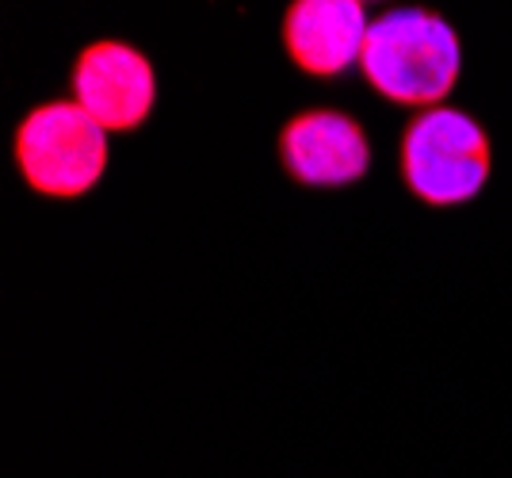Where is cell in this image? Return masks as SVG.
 <instances>
[{"mask_svg": "<svg viewBox=\"0 0 512 478\" xmlns=\"http://www.w3.org/2000/svg\"><path fill=\"white\" fill-rule=\"evenodd\" d=\"M360 73L398 108H440L463 73L459 31L432 8H390L367 27Z\"/></svg>", "mask_w": 512, "mask_h": 478, "instance_id": "1", "label": "cell"}, {"mask_svg": "<svg viewBox=\"0 0 512 478\" xmlns=\"http://www.w3.org/2000/svg\"><path fill=\"white\" fill-rule=\"evenodd\" d=\"M398 165L406 188L425 207H463L482 196L490 180V134L463 108H425L402 131Z\"/></svg>", "mask_w": 512, "mask_h": 478, "instance_id": "2", "label": "cell"}, {"mask_svg": "<svg viewBox=\"0 0 512 478\" xmlns=\"http://www.w3.org/2000/svg\"><path fill=\"white\" fill-rule=\"evenodd\" d=\"M16 169L46 199H81L107 173V131L73 96L31 108L12 138Z\"/></svg>", "mask_w": 512, "mask_h": 478, "instance_id": "3", "label": "cell"}, {"mask_svg": "<svg viewBox=\"0 0 512 478\" xmlns=\"http://www.w3.org/2000/svg\"><path fill=\"white\" fill-rule=\"evenodd\" d=\"M73 100L104 127L107 134L138 131L157 104L153 62L130 43L104 39L77 54L69 73Z\"/></svg>", "mask_w": 512, "mask_h": 478, "instance_id": "4", "label": "cell"}, {"mask_svg": "<svg viewBox=\"0 0 512 478\" xmlns=\"http://www.w3.org/2000/svg\"><path fill=\"white\" fill-rule=\"evenodd\" d=\"M279 161L302 188H348L371 169V142L348 111L310 108L283 123Z\"/></svg>", "mask_w": 512, "mask_h": 478, "instance_id": "5", "label": "cell"}, {"mask_svg": "<svg viewBox=\"0 0 512 478\" xmlns=\"http://www.w3.org/2000/svg\"><path fill=\"white\" fill-rule=\"evenodd\" d=\"M367 27L363 0H291L283 12V46L302 73L329 81L360 66Z\"/></svg>", "mask_w": 512, "mask_h": 478, "instance_id": "6", "label": "cell"}, {"mask_svg": "<svg viewBox=\"0 0 512 478\" xmlns=\"http://www.w3.org/2000/svg\"><path fill=\"white\" fill-rule=\"evenodd\" d=\"M363 4H371V0H363Z\"/></svg>", "mask_w": 512, "mask_h": 478, "instance_id": "7", "label": "cell"}]
</instances>
